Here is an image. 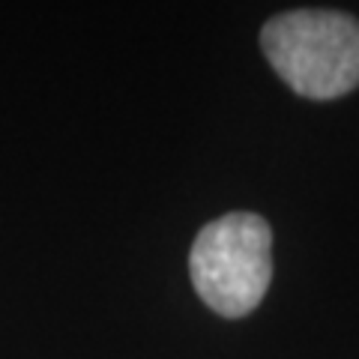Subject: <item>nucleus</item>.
Returning <instances> with one entry per match:
<instances>
[{"instance_id":"f257e3e1","label":"nucleus","mask_w":359,"mask_h":359,"mask_svg":"<svg viewBox=\"0 0 359 359\" xmlns=\"http://www.w3.org/2000/svg\"><path fill=\"white\" fill-rule=\"evenodd\" d=\"M261 48L276 75L302 99L327 102L359 87V18L339 9L273 15Z\"/></svg>"},{"instance_id":"f03ea898","label":"nucleus","mask_w":359,"mask_h":359,"mask_svg":"<svg viewBox=\"0 0 359 359\" xmlns=\"http://www.w3.org/2000/svg\"><path fill=\"white\" fill-rule=\"evenodd\" d=\"M189 276L219 318L252 314L273 282V228L257 212H224L201 228L189 252Z\"/></svg>"}]
</instances>
